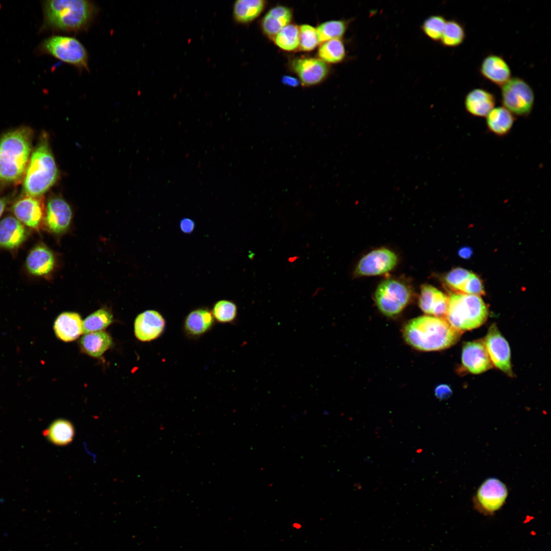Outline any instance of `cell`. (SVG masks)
I'll return each mask as SVG.
<instances>
[{
  "instance_id": "cell-1",
  "label": "cell",
  "mask_w": 551,
  "mask_h": 551,
  "mask_svg": "<svg viewBox=\"0 0 551 551\" xmlns=\"http://www.w3.org/2000/svg\"><path fill=\"white\" fill-rule=\"evenodd\" d=\"M33 130L21 127L0 138V187L23 179L32 150Z\"/></svg>"
},
{
  "instance_id": "cell-2",
  "label": "cell",
  "mask_w": 551,
  "mask_h": 551,
  "mask_svg": "<svg viewBox=\"0 0 551 551\" xmlns=\"http://www.w3.org/2000/svg\"><path fill=\"white\" fill-rule=\"evenodd\" d=\"M462 332L453 328L446 319L430 315L410 320L404 327L403 335L411 346L422 351H436L456 343Z\"/></svg>"
},
{
  "instance_id": "cell-3",
  "label": "cell",
  "mask_w": 551,
  "mask_h": 551,
  "mask_svg": "<svg viewBox=\"0 0 551 551\" xmlns=\"http://www.w3.org/2000/svg\"><path fill=\"white\" fill-rule=\"evenodd\" d=\"M45 28L65 32H77L87 28L97 12L91 1L52 0L43 4Z\"/></svg>"
},
{
  "instance_id": "cell-4",
  "label": "cell",
  "mask_w": 551,
  "mask_h": 551,
  "mask_svg": "<svg viewBox=\"0 0 551 551\" xmlns=\"http://www.w3.org/2000/svg\"><path fill=\"white\" fill-rule=\"evenodd\" d=\"M58 174L48 139L43 135L31 154L23 179L22 195L43 196L56 183Z\"/></svg>"
},
{
  "instance_id": "cell-5",
  "label": "cell",
  "mask_w": 551,
  "mask_h": 551,
  "mask_svg": "<svg viewBox=\"0 0 551 551\" xmlns=\"http://www.w3.org/2000/svg\"><path fill=\"white\" fill-rule=\"evenodd\" d=\"M488 315L487 307L479 295L452 293L448 297L446 320L460 332L480 327L486 321Z\"/></svg>"
},
{
  "instance_id": "cell-6",
  "label": "cell",
  "mask_w": 551,
  "mask_h": 551,
  "mask_svg": "<svg viewBox=\"0 0 551 551\" xmlns=\"http://www.w3.org/2000/svg\"><path fill=\"white\" fill-rule=\"evenodd\" d=\"M41 50L57 59L73 65L79 69L88 70L87 50L75 38L64 36H53L45 39Z\"/></svg>"
},
{
  "instance_id": "cell-7",
  "label": "cell",
  "mask_w": 551,
  "mask_h": 551,
  "mask_svg": "<svg viewBox=\"0 0 551 551\" xmlns=\"http://www.w3.org/2000/svg\"><path fill=\"white\" fill-rule=\"evenodd\" d=\"M411 297L410 287L404 282L395 279L382 281L374 293L375 304L379 310L388 316L400 313L408 304Z\"/></svg>"
},
{
  "instance_id": "cell-8",
  "label": "cell",
  "mask_w": 551,
  "mask_h": 551,
  "mask_svg": "<svg viewBox=\"0 0 551 551\" xmlns=\"http://www.w3.org/2000/svg\"><path fill=\"white\" fill-rule=\"evenodd\" d=\"M503 107L513 115L527 116L532 112L535 100L532 87L524 80L511 78L501 86Z\"/></svg>"
},
{
  "instance_id": "cell-9",
  "label": "cell",
  "mask_w": 551,
  "mask_h": 551,
  "mask_svg": "<svg viewBox=\"0 0 551 551\" xmlns=\"http://www.w3.org/2000/svg\"><path fill=\"white\" fill-rule=\"evenodd\" d=\"M508 495L506 485L499 479L490 478L478 488L473 498L474 508L486 516L493 515L505 504Z\"/></svg>"
},
{
  "instance_id": "cell-10",
  "label": "cell",
  "mask_w": 551,
  "mask_h": 551,
  "mask_svg": "<svg viewBox=\"0 0 551 551\" xmlns=\"http://www.w3.org/2000/svg\"><path fill=\"white\" fill-rule=\"evenodd\" d=\"M396 254L390 249L381 247L365 255L356 265L355 277L379 276L392 270L397 263Z\"/></svg>"
},
{
  "instance_id": "cell-11",
  "label": "cell",
  "mask_w": 551,
  "mask_h": 551,
  "mask_svg": "<svg viewBox=\"0 0 551 551\" xmlns=\"http://www.w3.org/2000/svg\"><path fill=\"white\" fill-rule=\"evenodd\" d=\"M483 341L492 365L507 375L513 377L510 346L495 323L489 328Z\"/></svg>"
},
{
  "instance_id": "cell-12",
  "label": "cell",
  "mask_w": 551,
  "mask_h": 551,
  "mask_svg": "<svg viewBox=\"0 0 551 551\" xmlns=\"http://www.w3.org/2000/svg\"><path fill=\"white\" fill-rule=\"evenodd\" d=\"M45 208L43 196L22 195L13 203L11 210L15 217L23 225L38 231L43 225Z\"/></svg>"
},
{
  "instance_id": "cell-13",
  "label": "cell",
  "mask_w": 551,
  "mask_h": 551,
  "mask_svg": "<svg viewBox=\"0 0 551 551\" xmlns=\"http://www.w3.org/2000/svg\"><path fill=\"white\" fill-rule=\"evenodd\" d=\"M72 215L68 203L60 197L53 196L47 202L43 224L51 233L61 234L68 229Z\"/></svg>"
},
{
  "instance_id": "cell-14",
  "label": "cell",
  "mask_w": 551,
  "mask_h": 551,
  "mask_svg": "<svg viewBox=\"0 0 551 551\" xmlns=\"http://www.w3.org/2000/svg\"><path fill=\"white\" fill-rule=\"evenodd\" d=\"M291 67L299 81L305 86L317 85L327 77L329 67L320 59L300 57L293 60Z\"/></svg>"
},
{
  "instance_id": "cell-15",
  "label": "cell",
  "mask_w": 551,
  "mask_h": 551,
  "mask_svg": "<svg viewBox=\"0 0 551 551\" xmlns=\"http://www.w3.org/2000/svg\"><path fill=\"white\" fill-rule=\"evenodd\" d=\"M462 367L469 373L480 374L492 367L483 340L466 342L462 350Z\"/></svg>"
},
{
  "instance_id": "cell-16",
  "label": "cell",
  "mask_w": 551,
  "mask_h": 551,
  "mask_svg": "<svg viewBox=\"0 0 551 551\" xmlns=\"http://www.w3.org/2000/svg\"><path fill=\"white\" fill-rule=\"evenodd\" d=\"M165 325V319L158 311L146 310L139 314L135 319V335L141 341H151L162 334Z\"/></svg>"
},
{
  "instance_id": "cell-17",
  "label": "cell",
  "mask_w": 551,
  "mask_h": 551,
  "mask_svg": "<svg viewBox=\"0 0 551 551\" xmlns=\"http://www.w3.org/2000/svg\"><path fill=\"white\" fill-rule=\"evenodd\" d=\"M418 304L426 314L443 318L447 310L448 297L434 286L424 284L421 287Z\"/></svg>"
},
{
  "instance_id": "cell-18",
  "label": "cell",
  "mask_w": 551,
  "mask_h": 551,
  "mask_svg": "<svg viewBox=\"0 0 551 551\" xmlns=\"http://www.w3.org/2000/svg\"><path fill=\"white\" fill-rule=\"evenodd\" d=\"M28 234L24 225L15 217L7 216L0 221V247L16 249L26 241Z\"/></svg>"
},
{
  "instance_id": "cell-19",
  "label": "cell",
  "mask_w": 551,
  "mask_h": 551,
  "mask_svg": "<svg viewBox=\"0 0 551 551\" xmlns=\"http://www.w3.org/2000/svg\"><path fill=\"white\" fill-rule=\"evenodd\" d=\"M55 265L54 256L46 245L39 244L29 252L26 260V268L29 273L35 276H43L49 273Z\"/></svg>"
},
{
  "instance_id": "cell-20",
  "label": "cell",
  "mask_w": 551,
  "mask_h": 551,
  "mask_svg": "<svg viewBox=\"0 0 551 551\" xmlns=\"http://www.w3.org/2000/svg\"><path fill=\"white\" fill-rule=\"evenodd\" d=\"M480 71L483 77L499 86L511 78L509 65L503 57L496 55L486 56L482 62Z\"/></svg>"
},
{
  "instance_id": "cell-21",
  "label": "cell",
  "mask_w": 551,
  "mask_h": 551,
  "mask_svg": "<svg viewBox=\"0 0 551 551\" xmlns=\"http://www.w3.org/2000/svg\"><path fill=\"white\" fill-rule=\"evenodd\" d=\"M56 336L64 342L77 339L83 332V321L76 312H65L56 318L54 324Z\"/></svg>"
},
{
  "instance_id": "cell-22",
  "label": "cell",
  "mask_w": 551,
  "mask_h": 551,
  "mask_svg": "<svg viewBox=\"0 0 551 551\" xmlns=\"http://www.w3.org/2000/svg\"><path fill=\"white\" fill-rule=\"evenodd\" d=\"M293 17L292 10L286 6H277L270 9L263 17L261 28L263 33L271 40L285 27L290 24Z\"/></svg>"
},
{
  "instance_id": "cell-23",
  "label": "cell",
  "mask_w": 551,
  "mask_h": 551,
  "mask_svg": "<svg viewBox=\"0 0 551 551\" xmlns=\"http://www.w3.org/2000/svg\"><path fill=\"white\" fill-rule=\"evenodd\" d=\"M495 97L493 94L482 89L475 88L470 91L465 98L467 112L475 117H486L494 108Z\"/></svg>"
},
{
  "instance_id": "cell-24",
  "label": "cell",
  "mask_w": 551,
  "mask_h": 551,
  "mask_svg": "<svg viewBox=\"0 0 551 551\" xmlns=\"http://www.w3.org/2000/svg\"><path fill=\"white\" fill-rule=\"evenodd\" d=\"M214 322L211 311L199 308L191 311L184 320V329L188 335L198 336L211 329Z\"/></svg>"
},
{
  "instance_id": "cell-25",
  "label": "cell",
  "mask_w": 551,
  "mask_h": 551,
  "mask_svg": "<svg viewBox=\"0 0 551 551\" xmlns=\"http://www.w3.org/2000/svg\"><path fill=\"white\" fill-rule=\"evenodd\" d=\"M486 117L489 131L500 137L509 133L515 121L514 115L503 106L494 107Z\"/></svg>"
},
{
  "instance_id": "cell-26",
  "label": "cell",
  "mask_w": 551,
  "mask_h": 551,
  "mask_svg": "<svg viewBox=\"0 0 551 551\" xmlns=\"http://www.w3.org/2000/svg\"><path fill=\"white\" fill-rule=\"evenodd\" d=\"M112 343L111 336L102 331L85 334L80 341L82 350L95 358L103 355L110 347Z\"/></svg>"
},
{
  "instance_id": "cell-27",
  "label": "cell",
  "mask_w": 551,
  "mask_h": 551,
  "mask_svg": "<svg viewBox=\"0 0 551 551\" xmlns=\"http://www.w3.org/2000/svg\"><path fill=\"white\" fill-rule=\"evenodd\" d=\"M266 2L263 0H239L233 6V16L241 23H247L257 18L263 11Z\"/></svg>"
},
{
  "instance_id": "cell-28",
  "label": "cell",
  "mask_w": 551,
  "mask_h": 551,
  "mask_svg": "<svg viewBox=\"0 0 551 551\" xmlns=\"http://www.w3.org/2000/svg\"><path fill=\"white\" fill-rule=\"evenodd\" d=\"M43 434L54 444L65 445L72 440L74 429L69 421L64 419H58L53 422L44 430Z\"/></svg>"
},
{
  "instance_id": "cell-29",
  "label": "cell",
  "mask_w": 551,
  "mask_h": 551,
  "mask_svg": "<svg viewBox=\"0 0 551 551\" xmlns=\"http://www.w3.org/2000/svg\"><path fill=\"white\" fill-rule=\"evenodd\" d=\"M275 44L286 51H293L298 48L299 44V27L289 24L283 28L272 40Z\"/></svg>"
},
{
  "instance_id": "cell-30",
  "label": "cell",
  "mask_w": 551,
  "mask_h": 551,
  "mask_svg": "<svg viewBox=\"0 0 551 551\" xmlns=\"http://www.w3.org/2000/svg\"><path fill=\"white\" fill-rule=\"evenodd\" d=\"M319 59L324 62L336 63L344 58L345 51L344 44L340 39L328 40L322 43L318 50Z\"/></svg>"
},
{
  "instance_id": "cell-31",
  "label": "cell",
  "mask_w": 551,
  "mask_h": 551,
  "mask_svg": "<svg viewBox=\"0 0 551 551\" xmlns=\"http://www.w3.org/2000/svg\"><path fill=\"white\" fill-rule=\"evenodd\" d=\"M112 320L113 316L109 311L104 309H99L83 321V332L87 334L101 331L108 327Z\"/></svg>"
},
{
  "instance_id": "cell-32",
  "label": "cell",
  "mask_w": 551,
  "mask_h": 551,
  "mask_svg": "<svg viewBox=\"0 0 551 551\" xmlns=\"http://www.w3.org/2000/svg\"><path fill=\"white\" fill-rule=\"evenodd\" d=\"M465 37V30L462 25L457 21L451 20L446 22L440 40L442 44L446 46L456 47L462 43Z\"/></svg>"
},
{
  "instance_id": "cell-33",
  "label": "cell",
  "mask_w": 551,
  "mask_h": 551,
  "mask_svg": "<svg viewBox=\"0 0 551 551\" xmlns=\"http://www.w3.org/2000/svg\"><path fill=\"white\" fill-rule=\"evenodd\" d=\"M316 29L319 43L340 39L344 34L346 24L342 20H330L319 24Z\"/></svg>"
},
{
  "instance_id": "cell-34",
  "label": "cell",
  "mask_w": 551,
  "mask_h": 551,
  "mask_svg": "<svg viewBox=\"0 0 551 551\" xmlns=\"http://www.w3.org/2000/svg\"><path fill=\"white\" fill-rule=\"evenodd\" d=\"M211 312L217 321L230 323L234 321L237 317V307L233 302L222 299L215 303Z\"/></svg>"
},
{
  "instance_id": "cell-35",
  "label": "cell",
  "mask_w": 551,
  "mask_h": 551,
  "mask_svg": "<svg viewBox=\"0 0 551 551\" xmlns=\"http://www.w3.org/2000/svg\"><path fill=\"white\" fill-rule=\"evenodd\" d=\"M299 44L298 49L308 52L314 49L319 43L316 29L309 24L299 27Z\"/></svg>"
},
{
  "instance_id": "cell-36",
  "label": "cell",
  "mask_w": 551,
  "mask_h": 551,
  "mask_svg": "<svg viewBox=\"0 0 551 551\" xmlns=\"http://www.w3.org/2000/svg\"><path fill=\"white\" fill-rule=\"evenodd\" d=\"M471 273L472 272L466 269L456 267L445 275L443 281L448 287L454 290L459 291Z\"/></svg>"
},
{
  "instance_id": "cell-37",
  "label": "cell",
  "mask_w": 551,
  "mask_h": 551,
  "mask_svg": "<svg viewBox=\"0 0 551 551\" xmlns=\"http://www.w3.org/2000/svg\"><path fill=\"white\" fill-rule=\"evenodd\" d=\"M446 22L441 16H432L425 20L423 24V30L428 37L437 41L441 38Z\"/></svg>"
},
{
  "instance_id": "cell-38",
  "label": "cell",
  "mask_w": 551,
  "mask_h": 551,
  "mask_svg": "<svg viewBox=\"0 0 551 551\" xmlns=\"http://www.w3.org/2000/svg\"><path fill=\"white\" fill-rule=\"evenodd\" d=\"M459 291L464 294L479 296L485 294L484 288L481 279L477 274L473 273L462 285Z\"/></svg>"
},
{
  "instance_id": "cell-39",
  "label": "cell",
  "mask_w": 551,
  "mask_h": 551,
  "mask_svg": "<svg viewBox=\"0 0 551 551\" xmlns=\"http://www.w3.org/2000/svg\"><path fill=\"white\" fill-rule=\"evenodd\" d=\"M452 394V390L449 386L445 384L440 385L435 390L436 396L440 399H445Z\"/></svg>"
},
{
  "instance_id": "cell-40",
  "label": "cell",
  "mask_w": 551,
  "mask_h": 551,
  "mask_svg": "<svg viewBox=\"0 0 551 551\" xmlns=\"http://www.w3.org/2000/svg\"><path fill=\"white\" fill-rule=\"evenodd\" d=\"M180 228L183 233L190 234L194 230L195 223L193 220L190 218H184L180 222Z\"/></svg>"
},
{
  "instance_id": "cell-41",
  "label": "cell",
  "mask_w": 551,
  "mask_h": 551,
  "mask_svg": "<svg viewBox=\"0 0 551 551\" xmlns=\"http://www.w3.org/2000/svg\"><path fill=\"white\" fill-rule=\"evenodd\" d=\"M472 249L469 246H464L460 248L458 252V255L462 258L467 259L470 258L472 255Z\"/></svg>"
},
{
  "instance_id": "cell-42",
  "label": "cell",
  "mask_w": 551,
  "mask_h": 551,
  "mask_svg": "<svg viewBox=\"0 0 551 551\" xmlns=\"http://www.w3.org/2000/svg\"><path fill=\"white\" fill-rule=\"evenodd\" d=\"M282 82L287 85L290 86H296L299 84V81L291 76H284L282 79Z\"/></svg>"
},
{
  "instance_id": "cell-43",
  "label": "cell",
  "mask_w": 551,
  "mask_h": 551,
  "mask_svg": "<svg viewBox=\"0 0 551 551\" xmlns=\"http://www.w3.org/2000/svg\"><path fill=\"white\" fill-rule=\"evenodd\" d=\"M9 201L10 198L8 196L0 197V217L3 213Z\"/></svg>"
}]
</instances>
